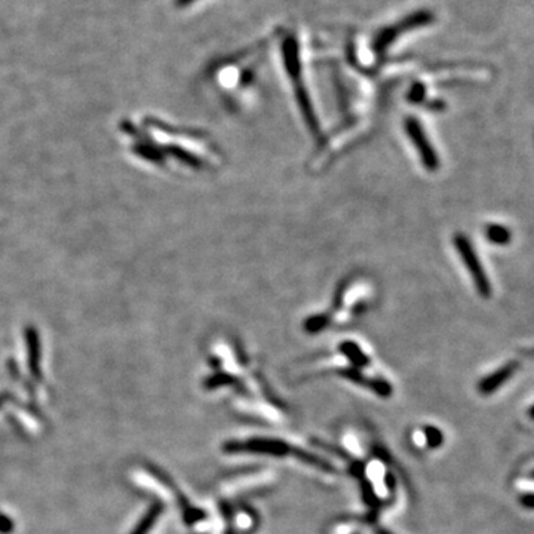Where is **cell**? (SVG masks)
I'll return each mask as SVG.
<instances>
[{
  "instance_id": "obj_4",
  "label": "cell",
  "mask_w": 534,
  "mask_h": 534,
  "mask_svg": "<svg viewBox=\"0 0 534 534\" xmlns=\"http://www.w3.org/2000/svg\"><path fill=\"white\" fill-rule=\"evenodd\" d=\"M405 131H407V135H409V138L411 140L413 145L417 149V152H419V156L424 165V168L427 171L438 170L440 168L438 156H436L429 138L426 137V132L420 122L415 118H409L405 121Z\"/></svg>"
},
{
  "instance_id": "obj_14",
  "label": "cell",
  "mask_w": 534,
  "mask_h": 534,
  "mask_svg": "<svg viewBox=\"0 0 534 534\" xmlns=\"http://www.w3.org/2000/svg\"><path fill=\"white\" fill-rule=\"evenodd\" d=\"M528 415H530V417H531V419L534 420V405H533V407H531V409H530V411H528Z\"/></svg>"
},
{
  "instance_id": "obj_3",
  "label": "cell",
  "mask_w": 534,
  "mask_h": 534,
  "mask_svg": "<svg viewBox=\"0 0 534 534\" xmlns=\"http://www.w3.org/2000/svg\"><path fill=\"white\" fill-rule=\"evenodd\" d=\"M432 21H433V14L432 12H429V11L414 12V14L407 17L405 19H402V21H400V23L392 25V27H387V28H384V30H382L380 33H378V36L376 37V41H374V50L377 52L382 54L402 33L414 30V28H419V27H423V25H427V24H431Z\"/></svg>"
},
{
  "instance_id": "obj_1",
  "label": "cell",
  "mask_w": 534,
  "mask_h": 534,
  "mask_svg": "<svg viewBox=\"0 0 534 534\" xmlns=\"http://www.w3.org/2000/svg\"><path fill=\"white\" fill-rule=\"evenodd\" d=\"M283 57H284V64L287 67L289 79L294 85L296 96H297V101L300 105V110H302L303 118H305L306 123L309 125V128L312 130V132H318V121H316V116H315L314 105H312V103H310V99H309L307 91L305 88V83H303L302 61H300L298 42L296 41L294 36H288L283 42Z\"/></svg>"
},
{
  "instance_id": "obj_6",
  "label": "cell",
  "mask_w": 534,
  "mask_h": 534,
  "mask_svg": "<svg viewBox=\"0 0 534 534\" xmlns=\"http://www.w3.org/2000/svg\"><path fill=\"white\" fill-rule=\"evenodd\" d=\"M518 368V362H509L504 367L499 368L497 371H494L493 374H490L489 377H485L481 380V383L478 384V389L481 393L484 395H491L494 391L499 389L500 386H503L504 383H506V380L509 377H512L513 374H515Z\"/></svg>"
},
{
  "instance_id": "obj_10",
  "label": "cell",
  "mask_w": 534,
  "mask_h": 534,
  "mask_svg": "<svg viewBox=\"0 0 534 534\" xmlns=\"http://www.w3.org/2000/svg\"><path fill=\"white\" fill-rule=\"evenodd\" d=\"M424 433H426V442L429 444V446H432V449H436V446H440L442 444L444 436L441 431L436 429V427L427 426L424 429Z\"/></svg>"
},
{
  "instance_id": "obj_2",
  "label": "cell",
  "mask_w": 534,
  "mask_h": 534,
  "mask_svg": "<svg viewBox=\"0 0 534 534\" xmlns=\"http://www.w3.org/2000/svg\"><path fill=\"white\" fill-rule=\"evenodd\" d=\"M454 245H455V249H458V252H459V256L462 257L466 269H468L469 275L472 276L473 284H475V287H477L478 293L484 298L490 297V294H491L490 279L487 275H485L484 267L481 266L480 258L477 256V252H475L468 236L462 235V233H458V235L454 236Z\"/></svg>"
},
{
  "instance_id": "obj_12",
  "label": "cell",
  "mask_w": 534,
  "mask_h": 534,
  "mask_svg": "<svg viewBox=\"0 0 534 534\" xmlns=\"http://www.w3.org/2000/svg\"><path fill=\"white\" fill-rule=\"evenodd\" d=\"M520 503L528 509H534V493H527L520 497Z\"/></svg>"
},
{
  "instance_id": "obj_13",
  "label": "cell",
  "mask_w": 534,
  "mask_h": 534,
  "mask_svg": "<svg viewBox=\"0 0 534 534\" xmlns=\"http://www.w3.org/2000/svg\"><path fill=\"white\" fill-rule=\"evenodd\" d=\"M192 2H195V0H177V5L178 6H186V5H190Z\"/></svg>"
},
{
  "instance_id": "obj_11",
  "label": "cell",
  "mask_w": 534,
  "mask_h": 534,
  "mask_svg": "<svg viewBox=\"0 0 534 534\" xmlns=\"http://www.w3.org/2000/svg\"><path fill=\"white\" fill-rule=\"evenodd\" d=\"M236 383L235 378L227 376V374H218V376H214L211 377L209 380L207 382V386L208 387H218V386H223V384H233Z\"/></svg>"
},
{
  "instance_id": "obj_7",
  "label": "cell",
  "mask_w": 534,
  "mask_h": 534,
  "mask_svg": "<svg viewBox=\"0 0 534 534\" xmlns=\"http://www.w3.org/2000/svg\"><path fill=\"white\" fill-rule=\"evenodd\" d=\"M343 376H346L349 380H352L358 384L370 387L371 391H374L377 395H380L383 398L391 396L392 393V387L389 383H386L384 380H380V378H367L358 368H352V370H346L343 371Z\"/></svg>"
},
{
  "instance_id": "obj_9",
  "label": "cell",
  "mask_w": 534,
  "mask_h": 534,
  "mask_svg": "<svg viewBox=\"0 0 534 534\" xmlns=\"http://www.w3.org/2000/svg\"><path fill=\"white\" fill-rule=\"evenodd\" d=\"M340 351H342L356 367H364L368 364L367 356L362 353L361 349H359L355 343H342L340 346Z\"/></svg>"
},
{
  "instance_id": "obj_8",
  "label": "cell",
  "mask_w": 534,
  "mask_h": 534,
  "mask_svg": "<svg viewBox=\"0 0 534 534\" xmlns=\"http://www.w3.org/2000/svg\"><path fill=\"white\" fill-rule=\"evenodd\" d=\"M485 238L496 245H506L512 239V233L502 225H489L485 227Z\"/></svg>"
},
{
  "instance_id": "obj_15",
  "label": "cell",
  "mask_w": 534,
  "mask_h": 534,
  "mask_svg": "<svg viewBox=\"0 0 534 534\" xmlns=\"http://www.w3.org/2000/svg\"><path fill=\"white\" fill-rule=\"evenodd\" d=\"M377 534H391V533H389V531H386V530H378Z\"/></svg>"
},
{
  "instance_id": "obj_5",
  "label": "cell",
  "mask_w": 534,
  "mask_h": 534,
  "mask_svg": "<svg viewBox=\"0 0 534 534\" xmlns=\"http://www.w3.org/2000/svg\"><path fill=\"white\" fill-rule=\"evenodd\" d=\"M227 453H258L270 455H287L293 449L283 441L276 440H252L247 442H227L225 445Z\"/></svg>"
}]
</instances>
